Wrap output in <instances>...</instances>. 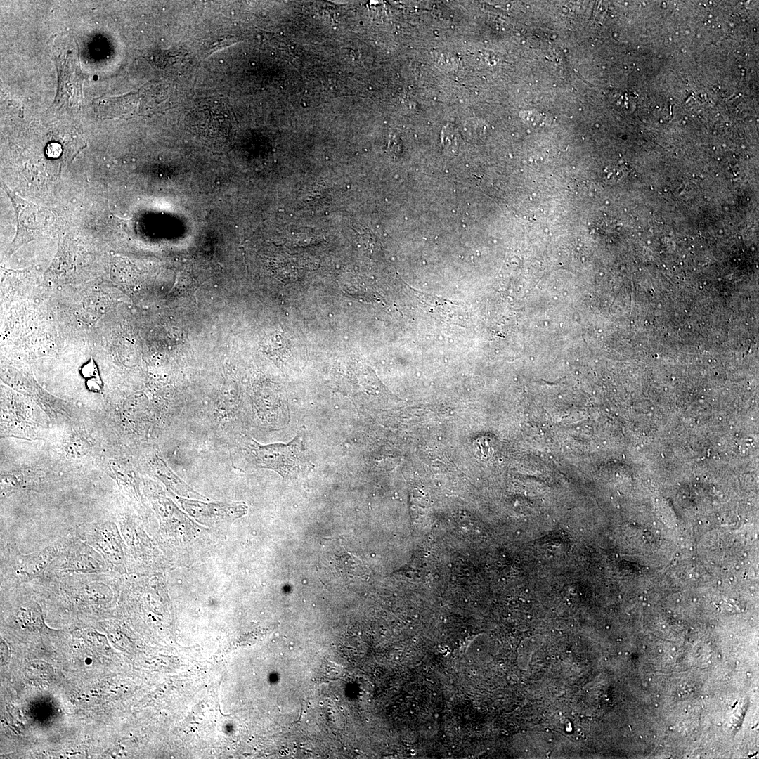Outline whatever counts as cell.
<instances>
[{"label":"cell","mask_w":759,"mask_h":759,"mask_svg":"<svg viewBox=\"0 0 759 759\" xmlns=\"http://www.w3.org/2000/svg\"><path fill=\"white\" fill-rule=\"evenodd\" d=\"M54 60H56L59 76V89L56 100L69 107H76L80 102L82 93V79L78 63V54H72L57 43L53 46Z\"/></svg>","instance_id":"cell-6"},{"label":"cell","mask_w":759,"mask_h":759,"mask_svg":"<svg viewBox=\"0 0 759 759\" xmlns=\"http://www.w3.org/2000/svg\"><path fill=\"white\" fill-rule=\"evenodd\" d=\"M108 566L101 554L74 533L64 538L60 554L50 564L44 575L102 573Z\"/></svg>","instance_id":"cell-3"},{"label":"cell","mask_w":759,"mask_h":759,"mask_svg":"<svg viewBox=\"0 0 759 759\" xmlns=\"http://www.w3.org/2000/svg\"><path fill=\"white\" fill-rule=\"evenodd\" d=\"M72 533L101 554L110 572L119 575L126 572L123 542L114 522L104 521L85 524Z\"/></svg>","instance_id":"cell-4"},{"label":"cell","mask_w":759,"mask_h":759,"mask_svg":"<svg viewBox=\"0 0 759 759\" xmlns=\"http://www.w3.org/2000/svg\"><path fill=\"white\" fill-rule=\"evenodd\" d=\"M176 500L189 515L208 526L232 521L245 515L248 510V506L242 502H204L181 497Z\"/></svg>","instance_id":"cell-7"},{"label":"cell","mask_w":759,"mask_h":759,"mask_svg":"<svg viewBox=\"0 0 759 759\" xmlns=\"http://www.w3.org/2000/svg\"><path fill=\"white\" fill-rule=\"evenodd\" d=\"M319 564L320 573L327 580L343 583L366 573L361 561L335 540L325 543Z\"/></svg>","instance_id":"cell-5"},{"label":"cell","mask_w":759,"mask_h":759,"mask_svg":"<svg viewBox=\"0 0 759 759\" xmlns=\"http://www.w3.org/2000/svg\"><path fill=\"white\" fill-rule=\"evenodd\" d=\"M153 469L157 476L176 494L190 499L208 500L179 477L161 458L153 459Z\"/></svg>","instance_id":"cell-8"},{"label":"cell","mask_w":759,"mask_h":759,"mask_svg":"<svg viewBox=\"0 0 759 759\" xmlns=\"http://www.w3.org/2000/svg\"><path fill=\"white\" fill-rule=\"evenodd\" d=\"M63 544L64 538L30 554H22L13 543L1 544V591L18 588L43 576L60 554Z\"/></svg>","instance_id":"cell-1"},{"label":"cell","mask_w":759,"mask_h":759,"mask_svg":"<svg viewBox=\"0 0 759 759\" xmlns=\"http://www.w3.org/2000/svg\"><path fill=\"white\" fill-rule=\"evenodd\" d=\"M304 441L305 432L301 429L287 443L262 445L247 436L242 448L248 460L256 467L275 471L283 478H291L309 466Z\"/></svg>","instance_id":"cell-2"}]
</instances>
